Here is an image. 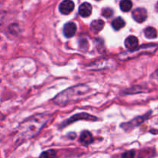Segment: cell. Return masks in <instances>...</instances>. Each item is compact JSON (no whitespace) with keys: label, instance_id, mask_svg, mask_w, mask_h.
<instances>
[{"label":"cell","instance_id":"9a60e30c","mask_svg":"<svg viewBox=\"0 0 158 158\" xmlns=\"http://www.w3.org/2000/svg\"><path fill=\"white\" fill-rule=\"evenodd\" d=\"M144 34L148 39H155L157 35V32L155 28L150 26L145 29Z\"/></svg>","mask_w":158,"mask_h":158},{"label":"cell","instance_id":"7c38bea8","mask_svg":"<svg viewBox=\"0 0 158 158\" xmlns=\"http://www.w3.org/2000/svg\"><path fill=\"white\" fill-rule=\"evenodd\" d=\"M104 27V22L102 19L94 20L90 24V29L94 32H99Z\"/></svg>","mask_w":158,"mask_h":158},{"label":"cell","instance_id":"6da1fadb","mask_svg":"<svg viewBox=\"0 0 158 158\" xmlns=\"http://www.w3.org/2000/svg\"><path fill=\"white\" fill-rule=\"evenodd\" d=\"M50 118V115L37 114L23 122L20 126V134L24 138H31L40 132Z\"/></svg>","mask_w":158,"mask_h":158},{"label":"cell","instance_id":"7a4b0ae2","mask_svg":"<svg viewBox=\"0 0 158 158\" xmlns=\"http://www.w3.org/2000/svg\"><path fill=\"white\" fill-rule=\"evenodd\" d=\"M89 91V87L86 85L80 84L68 88L63 92L59 94L54 98L53 101L56 104L63 106L68 103H73L83 98L86 93Z\"/></svg>","mask_w":158,"mask_h":158},{"label":"cell","instance_id":"9c48e42d","mask_svg":"<svg viewBox=\"0 0 158 158\" xmlns=\"http://www.w3.org/2000/svg\"><path fill=\"white\" fill-rule=\"evenodd\" d=\"M125 46L129 51H134L138 48L139 41L138 39L134 35H131L127 37L125 40Z\"/></svg>","mask_w":158,"mask_h":158},{"label":"cell","instance_id":"277c9868","mask_svg":"<svg viewBox=\"0 0 158 158\" xmlns=\"http://www.w3.org/2000/svg\"><path fill=\"white\" fill-rule=\"evenodd\" d=\"M90 120V121H94V120H97V118L94 116L90 115V114H88L86 113H80V114H75L73 117H71L70 118L68 119L66 122L63 124L62 127H64L66 125H69L71 123H74L77 120Z\"/></svg>","mask_w":158,"mask_h":158},{"label":"cell","instance_id":"5bb4252c","mask_svg":"<svg viewBox=\"0 0 158 158\" xmlns=\"http://www.w3.org/2000/svg\"><path fill=\"white\" fill-rule=\"evenodd\" d=\"M133 6L131 0H121L120 2V8L123 12H129Z\"/></svg>","mask_w":158,"mask_h":158},{"label":"cell","instance_id":"ac0fdd59","mask_svg":"<svg viewBox=\"0 0 158 158\" xmlns=\"http://www.w3.org/2000/svg\"><path fill=\"white\" fill-rule=\"evenodd\" d=\"M134 157H135V151H133V150L127 151L122 155V158H134Z\"/></svg>","mask_w":158,"mask_h":158},{"label":"cell","instance_id":"d6986e66","mask_svg":"<svg viewBox=\"0 0 158 158\" xmlns=\"http://www.w3.org/2000/svg\"><path fill=\"white\" fill-rule=\"evenodd\" d=\"M156 10L158 12V2L157 3V5H156Z\"/></svg>","mask_w":158,"mask_h":158},{"label":"cell","instance_id":"8fae6325","mask_svg":"<svg viewBox=\"0 0 158 158\" xmlns=\"http://www.w3.org/2000/svg\"><path fill=\"white\" fill-rule=\"evenodd\" d=\"M80 141L83 145H89L94 141V137L89 131H84L82 132L81 135H80Z\"/></svg>","mask_w":158,"mask_h":158},{"label":"cell","instance_id":"e0dca14e","mask_svg":"<svg viewBox=\"0 0 158 158\" xmlns=\"http://www.w3.org/2000/svg\"><path fill=\"white\" fill-rule=\"evenodd\" d=\"M114 15V10L110 8H104L102 10V15L106 18H110Z\"/></svg>","mask_w":158,"mask_h":158},{"label":"cell","instance_id":"52a82bcc","mask_svg":"<svg viewBox=\"0 0 158 158\" xmlns=\"http://www.w3.org/2000/svg\"><path fill=\"white\" fill-rule=\"evenodd\" d=\"M74 9V3L72 0H63L60 5V11L63 15H68Z\"/></svg>","mask_w":158,"mask_h":158},{"label":"cell","instance_id":"8992f818","mask_svg":"<svg viewBox=\"0 0 158 158\" xmlns=\"http://www.w3.org/2000/svg\"><path fill=\"white\" fill-rule=\"evenodd\" d=\"M132 17L136 22L141 23L147 19L148 12L143 8H137L132 12Z\"/></svg>","mask_w":158,"mask_h":158},{"label":"cell","instance_id":"2e32d148","mask_svg":"<svg viewBox=\"0 0 158 158\" xmlns=\"http://www.w3.org/2000/svg\"><path fill=\"white\" fill-rule=\"evenodd\" d=\"M56 152L54 150H49L42 153L40 158H55Z\"/></svg>","mask_w":158,"mask_h":158},{"label":"cell","instance_id":"3957f363","mask_svg":"<svg viewBox=\"0 0 158 158\" xmlns=\"http://www.w3.org/2000/svg\"><path fill=\"white\" fill-rule=\"evenodd\" d=\"M158 47V45L156 44H146L143 45L140 47L137 48L134 51H127L123 52L119 55V58L122 60H130V59L136 58L142 54H151L155 52Z\"/></svg>","mask_w":158,"mask_h":158},{"label":"cell","instance_id":"5b68a950","mask_svg":"<svg viewBox=\"0 0 158 158\" xmlns=\"http://www.w3.org/2000/svg\"><path fill=\"white\" fill-rule=\"evenodd\" d=\"M149 117V115L148 114H146L144 116H141V117H138L137 118L134 119L131 121L128 122V123H125L121 124V127H123L124 130H129V129H132L134 128V127L139 126L140 124H141L144 120H146Z\"/></svg>","mask_w":158,"mask_h":158},{"label":"cell","instance_id":"4fadbf2b","mask_svg":"<svg viewBox=\"0 0 158 158\" xmlns=\"http://www.w3.org/2000/svg\"><path fill=\"white\" fill-rule=\"evenodd\" d=\"M125 26V21L121 17H117L112 21V27L115 30H120Z\"/></svg>","mask_w":158,"mask_h":158},{"label":"cell","instance_id":"30bf717a","mask_svg":"<svg viewBox=\"0 0 158 158\" xmlns=\"http://www.w3.org/2000/svg\"><path fill=\"white\" fill-rule=\"evenodd\" d=\"M93 8L88 2H83L79 7V13L82 17H89L92 13Z\"/></svg>","mask_w":158,"mask_h":158},{"label":"cell","instance_id":"ba28073f","mask_svg":"<svg viewBox=\"0 0 158 158\" xmlns=\"http://www.w3.org/2000/svg\"><path fill=\"white\" fill-rule=\"evenodd\" d=\"M77 29V27L76 23L69 22V23H66L63 26V34L66 38H71L75 35Z\"/></svg>","mask_w":158,"mask_h":158}]
</instances>
